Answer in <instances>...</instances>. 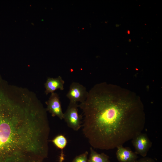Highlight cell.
Masks as SVG:
<instances>
[{"label":"cell","mask_w":162,"mask_h":162,"mask_svg":"<svg viewBox=\"0 0 162 162\" xmlns=\"http://www.w3.org/2000/svg\"><path fill=\"white\" fill-rule=\"evenodd\" d=\"M46 109L53 117L57 116L61 120L63 119L64 113L62 108L59 97L56 92L51 93L48 100L45 102Z\"/></svg>","instance_id":"8992f818"},{"label":"cell","mask_w":162,"mask_h":162,"mask_svg":"<svg viewBox=\"0 0 162 162\" xmlns=\"http://www.w3.org/2000/svg\"><path fill=\"white\" fill-rule=\"evenodd\" d=\"M88 152L86 151L84 153L76 156L73 159L72 162H88Z\"/></svg>","instance_id":"8fae6325"},{"label":"cell","mask_w":162,"mask_h":162,"mask_svg":"<svg viewBox=\"0 0 162 162\" xmlns=\"http://www.w3.org/2000/svg\"><path fill=\"white\" fill-rule=\"evenodd\" d=\"M78 107L77 103L70 102L64 113L63 119L68 126L75 131H78L82 127V116L78 113Z\"/></svg>","instance_id":"3957f363"},{"label":"cell","mask_w":162,"mask_h":162,"mask_svg":"<svg viewBox=\"0 0 162 162\" xmlns=\"http://www.w3.org/2000/svg\"><path fill=\"white\" fill-rule=\"evenodd\" d=\"M78 107L82 111L83 134L94 148L108 150L123 146L141 133L145 127L142 104L115 98L111 86L106 83L94 86Z\"/></svg>","instance_id":"6da1fadb"},{"label":"cell","mask_w":162,"mask_h":162,"mask_svg":"<svg viewBox=\"0 0 162 162\" xmlns=\"http://www.w3.org/2000/svg\"><path fill=\"white\" fill-rule=\"evenodd\" d=\"M0 88V162H36L44 150L45 124L28 105Z\"/></svg>","instance_id":"7a4b0ae2"},{"label":"cell","mask_w":162,"mask_h":162,"mask_svg":"<svg viewBox=\"0 0 162 162\" xmlns=\"http://www.w3.org/2000/svg\"><path fill=\"white\" fill-rule=\"evenodd\" d=\"M134 162H156V161L152 158L146 157L137 160Z\"/></svg>","instance_id":"7c38bea8"},{"label":"cell","mask_w":162,"mask_h":162,"mask_svg":"<svg viewBox=\"0 0 162 162\" xmlns=\"http://www.w3.org/2000/svg\"><path fill=\"white\" fill-rule=\"evenodd\" d=\"M128 34H129L130 33V31L129 30H128Z\"/></svg>","instance_id":"4fadbf2b"},{"label":"cell","mask_w":162,"mask_h":162,"mask_svg":"<svg viewBox=\"0 0 162 162\" xmlns=\"http://www.w3.org/2000/svg\"><path fill=\"white\" fill-rule=\"evenodd\" d=\"M65 82L61 76H59L56 78L48 77L44 84L45 93L46 95L52 93L57 89L63 90Z\"/></svg>","instance_id":"ba28073f"},{"label":"cell","mask_w":162,"mask_h":162,"mask_svg":"<svg viewBox=\"0 0 162 162\" xmlns=\"http://www.w3.org/2000/svg\"><path fill=\"white\" fill-rule=\"evenodd\" d=\"M116 148V157L119 162H134L138 158L137 154L128 147L121 146Z\"/></svg>","instance_id":"52a82bcc"},{"label":"cell","mask_w":162,"mask_h":162,"mask_svg":"<svg viewBox=\"0 0 162 162\" xmlns=\"http://www.w3.org/2000/svg\"><path fill=\"white\" fill-rule=\"evenodd\" d=\"M135 153L143 157H146L152 147V142L146 134L141 133L132 140Z\"/></svg>","instance_id":"5b68a950"},{"label":"cell","mask_w":162,"mask_h":162,"mask_svg":"<svg viewBox=\"0 0 162 162\" xmlns=\"http://www.w3.org/2000/svg\"><path fill=\"white\" fill-rule=\"evenodd\" d=\"M88 162H111L108 155L104 153H98L91 147Z\"/></svg>","instance_id":"30bf717a"},{"label":"cell","mask_w":162,"mask_h":162,"mask_svg":"<svg viewBox=\"0 0 162 162\" xmlns=\"http://www.w3.org/2000/svg\"><path fill=\"white\" fill-rule=\"evenodd\" d=\"M55 146L61 150L59 157V162H63L64 160V155L63 150L67 144V140L65 136L62 134H59L56 136L51 140Z\"/></svg>","instance_id":"9c48e42d"},{"label":"cell","mask_w":162,"mask_h":162,"mask_svg":"<svg viewBox=\"0 0 162 162\" xmlns=\"http://www.w3.org/2000/svg\"><path fill=\"white\" fill-rule=\"evenodd\" d=\"M88 94V92L84 86L79 82H73L70 85L66 97L70 102L82 103L86 100Z\"/></svg>","instance_id":"277c9868"}]
</instances>
